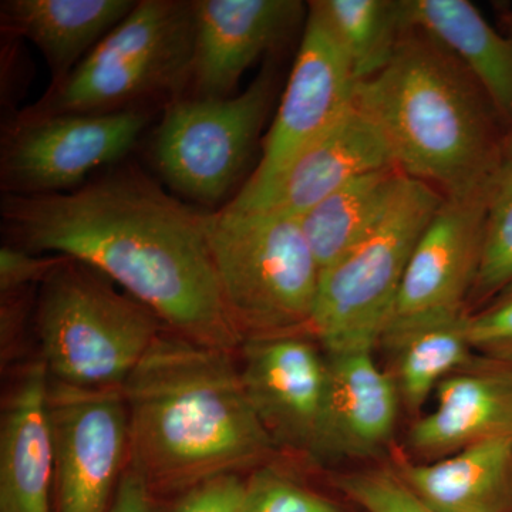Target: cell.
<instances>
[{
  "mask_svg": "<svg viewBox=\"0 0 512 512\" xmlns=\"http://www.w3.org/2000/svg\"><path fill=\"white\" fill-rule=\"evenodd\" d=\"M0 214L16 247L96 269L175 335L231 353L244 343L222 301L207 212L138 168L60 194H6Z\"/></svg>",
  "mask_w": 512,
  "mask_h": 512,
  "instance_id": "6da1fadb",
  "label": "cell"
},
{
  "mask_svg": "<svg viewBox=\"0 0 512 512\" xmlns=\"http://www.w3.org/2000/svg\"><path fill=\"white\" fill-rule=\"evenodd\" d=\"M234 353L165 329L123 384L130 461L151 493H180L261 466L274 441L247 399Z\"/></svg>",
  "mask_w": 512,
  "mask_h": 512,
  "instance_id": "7a4b0ae2",
  "label": "cell"
},
{
  "mask_svg": "<svg viewBox=\"0 0 512 512\" xmlns=\"http://www.w3.org/2000/svg\"><path fill=\"white\" fill-rule=\"evenodd\" d=\"M355 104L394 164L444 197L493 184L504 164L503 120L490 97L439 42L409 28L389 64L356 84Z\"/></svg>",
  "mask_w": 512,
  "mask_h": 512,
  "instance_id": "3957f363",
  "label": "cell"
},
{
  "mask_svg": "<svg viewBox=\"0 0 512 512\" xmlns=\"http://www.w3.org/2000/svg\"><path fill=\"white\" fill-rule=\"evenodd\" d=\"M36 330L50 379L121 389L165 326L96 269L62 256L40 282Z\"/></svg>",
  "mask_w": 512,
  "mask_h": 512,
  "instance_id": "277c9868",
  "label": "cell"
},
{
  "mask_svg": "<svg viewBox=\"0 0 512 512\" xmlns=\"http://www.w3.org/2000/svg\"><path fill=\"white\" fill-rule=\"evenodd\" d=\"M225 309L242 340L309 333L320 266L299 218L225 205L207 212Z\"/></svg>",
  "mask_w": 512,
  "mask_h": 512,
  "instance_id": "5b68a950",
  "label": "cell"
},
{
  "mask_svg": "<svg viewBox=\"0 0 512 512\" xmlns=\"http://www.w3.org/2000/svg\"><path fill=\"white\" fill-rule=\"evenodd\" d=\"M444 195L403 175L375 229L320 272L309 333L325 353L375 350L413 249Z\"/></svg>",
  "mask_w": 512,
  "mask_h": 512,
  "instance_id": "8992f818",
  "label": "cell"
},
{
  "mask_svg": "<svg viewBox=\"0 0 512 512\" xmlns=\"http://www.w3.org/2000/svg\"><path fill=\"white\" fill-rule=\"evenodd\" d=\"M192 2L141 0L32 114L109 113L190 80Z\"/></svg>",
  "mask_w": 512,
  "mask_h": 512,
  "instance_id": "52a82bcc",
  "label": "cell"
},
{
  "mask_svg": "<svg viewBox=\"0 0 512 512\" xmlns=\"http://www.w3.org/2000/svg\"><path fill=\"white\" fill-rule=\"evenodd\" d=\"M275 72L265 66L234 97H191L165 110L153 160L165 183L204 205L224 200L244 173L274 103Z\"/></svg>",
  "mask_w": 512,
  "mask_h": 512,
  "instance_id": "ba28073f",
  "label": "cell"
},
{
  "mask_svg": "<svg viewBox=\"0 0 512 512\" xmlns=\"http://www.w3.org/2000/svg\"><path fill=\"white\" fill-rule=\"evenodd\" d=\"M148 123L144 110L32 114L5 134L0 183L10 195L60 194L136 146Z\"/></svg>",
  "mask_w": 512,
  "mask_h": 512,
  "instance_id": "9c48e42d",
  "label": "cell"
},
{
  "mask_svg": "<svg viewBox=\"0 0 512 512\" xmlns=\"http://www.w3.org/2000/svg\"><path fill=\"white\" fill-rule=\"evenodd\" d=\"M57 512H109L130 458L121 389H83L49 377Z\"/></svg>",
  "mask_w": 512,
  "mask_h": 512,
  "instance_id": "30bf717a",
  "label": "cell"
},
{
  "mask_svg": "<svg viewBox=\"0 0 512 512\" xmlns=\"http://www.w3.org/2000/svg\"><path fill=\"white\" fill-rule=\"evenodd\" d=\"M356 77L322 13L308 3L301 47L254 173L239 191L269 183L293 158L338 123L355 103Z\"/></svg>",
  "mask_w": 512,
  "mask_h": 512,
  "instance_id": "8fae6325",
  "label": "cell"
},
{
  "mask_svg": "<svg viewBox=\"0 0 512 512\" xmlns=\"http://www.w3.org/2000/svg\"><path fill=\"white\" fill-rule=\"evenodd\" d=\"M491 185L444 197L413 249L389 323L468 311L483 256Z\"/></svg>",
  "mask_w": 512,
  "mask_h": 512,
  "instance_id": "7c38bea8",
  "label": "cell"
},
{
  "mask_svg": "<svg viewBox=\"0 0 512 512\" xmlns=\"http://www.w3.org/2000/svg\"><path fill=\"white\" fill-rule=\"evenodd\" d=\"M311 333L248 339L239 367L252 410L276 448L308 456L326 384V355Z\"/></svg>",
  "mask_w": 512,
  "mask_h": 512,
  "instance_id": "4fadbf2b",
  "label": "cell"
},
{
  "mask_svg": "<svg viewBox=\"0 0 512 512\" xmlns=\"http://www.w3.org/2000/svg\"><path fill=\"white\" fill-rule=\"evenodd\" d=\"M396 167L372 120L353 103L348 113L303 148L284 170L254 191H239L227 207L301 218L360 175Z\"/></svg>",
  "mask_w": 512,
  "mask_h": 512,
  "instance_id": "5bb4252c",
  "label": "cell"
},
{
  "mask_svg": "<svg viewBox=\"0 0 512 512\" xmlns=\"http://www.w3.org/2000/svg\"><path fill=\"white\" fill-rule=\"evenodd\" d=\"M326 384L308 456L318 463L380 456L392 443L399 394L373 350L325 353Z\"/></svg>",
  "mask_w": 512,
  "mask_h": 512,
  "instance_id": "9a60e30c",
  "label": "cell"
},
{
  "mask_svg": "<svg viewBox=\"0 0 512 512\" xmlns=\"http://www.w3.org/2000/svg\"><path fill=\"white\" fill-rule=\"evenodd\" d=\"M190 80L195 97H229L242 74L305 22L298 0H200Z\"/></svg>",
  "mask_w": 512,
  "mask_h": 512,
  "instance_id": "2e32d148",
  "label": "cell"
},
{
  "mask_svg": "<svg viewBox=\"0 0 512 512\" xmlns=\"http://www.w3.org/2000/svg\"><path fill=\"white\" fill-rule=\"evenodd\" d=\"M436 407L416 419L407 446L419 461L512 437V366L476 356L437 386Z\"/></svg>",
  "mask_w": 512,
  "mask_h": 512,
  "instance_id": "e0dca14e",
  "label": "cell"
},
{
  "mask_svg": "<svg viewBox=\"0 0 512 512\" xmlns=\"http://www.w3.org/2000/svg\"><path fill=\"white\" fill-rule=\"evenodd\" d=\"M42 360L25 367L3 406L0 512H52L55 448Z\"/></svg>",
  "mask_w": 512,
  "mask_h": 512,
  "instance_id": "ac0fdd59",
  "label": "cell"
},
{
  "mask_svg": "<svg viewBox=\"0 0 512 512\" xmlns=\"http://www.w3.org/2000/svg\"><path fill=\"white\" fill-rule=\"evenodd\" d=\"M394 473L434 512H511L512 437L434 461L396 458Z\"/></svg>",
  "mask_w": 512,
  "mask_h": 512,
  "instance_id": "d6986e66",
  "label": "cell"
},
{
  "mask_svg": "<svg viewBox=\"0 0 512 512\" xmlns=\"http://www.w3.org/2000/svg\"><path fill=\"white\" fill-rule=\"evenodd\" d=\"M468 311L433 313L396 320L384 328L379 345L400 404L412 414L423 409L437 386L476 359L468 338Z\"/></svg>",
  "mask_w": 512,
  "mask_h": 512,
  "instance_id": "ffe728a7",
  "label": "cell"
},
{
  "mask_svg": "<svg viewBox=\"0 0 512 512\" xmlns=\"http://www.w3.org/2000/svg\"><path fill=\"white\" fill-rule=\"evenodd\" d=\"M407 29L433 37L473 74L504 124H512V32L501 35L467 0H402Z\"/></svg>",
  "mask_w": 512,
  "mask_h": 512,
  "instance_id": "44dd1931",
  "label": "cell"
},
{
  "mask_svg": "<svg viewBox=\"0 0 512 512\" xmlns=\"http://www.w3.org/2000/svg\"><path fill=\"white\" fill-rule=\"evenodd\" d=\"M130 0H8L2 28L26 37L46 57L57 86L126 18Z\"/></svg>",
  "mask_w": 512,
  "mask_h": 512,
  "instance_id": "7402d4cb",
  "label": "cell"
},
{
  "mask_svg": "<svg viewBox=\"0 0 512 512\" xmlns=\"http://www.w3.org/2000/svg\"><path fill=\"white\" fill-rule=\"evenodd\" d=\"M403 175L397 167L360 175L299 218L320 272L375 229L392 204Z\"/></svg>",
  "mask_w": 512,
  "mask_h": 512,
  "instance_id": "603a6c76",
  "label": "cell"
},
{
  "mask_svg": "<svg viewBox=\"0 0 512 512\" xmlns=\"http://www.w3.org/2000/svg\"><path fill=\"white\" fill-rule=\"evenodd\" d=\"M313 5L345 50L357 83L389 64L407 30L402 0H316Z\"/></svg>",
  "mask_w": 512,
  "mask_h": 512,
  "instance_id": "cb8c5ba5",
  "label": "cell"
},
{
  "mask_svg": "<svg viewBox=\"0 0 512 512\" xmlns=\"http://www.w3.org/2000/svg\"><path fill=\"white\" fill-rule=\"evenodd\" d=\"M512 282V161H504L498 171L490 198L483 256L473 292L468 298V312L481 308Z\"/></svg>",
  "mask_w": 512,
  "mask_h": 512,
  "instance_id": "d4e9b609",
  "label": "cell"
},
{
  "mask_svg": "<svg viewBox=\"0 0 512 512\" xmlns=\"http://www.w3.org/2000/svg\"><path fill=\"white\" fill-rule=\"evenodd\" d=\"M244 512H342L323 497L274 467H258L247 478Z\"/></svg>",
  "mask_w": 512,
  "mask_h": 512,
  "instance_id": "484cf974",
  "label": "cell"
},
{
  "mask_svg": "<svg viewBox=\"0 0 512 512\" xmlns=\"http://www.w3.org/2000/svg\"><path fill=\"white\" fill-rule=\"evenodd\" d=\"M335 484L340 493L366 512H434L421 503L393 468L343 474Z\"/></svg>",
  "mask_w": 512,
  "mask_h": 512,
  "instance_id": "4316f807",
  "label": "cell"
},
{
  "mask_svg": "<svg viewBox=\"0 0 512 512\" xmlns=\"http://www.w3.org/2000/svg\"><path fill=\"white\" fill-rule=\"evenodd\" d=\"M468 338L477 356L512 366V282L470 313Z\"/></svg>",
  "mask_w": 512,
  "mask_h": 512,
  "instance_id": "83f0119b",
  "label": "cell"
},
{
  "mask_svg": "<svg viewBox=\"0 0 512 512\" xmlns=\"http://www.w3.org/2000/svg\"><path fill=\"white\" fill-rule=\"evenodd\" d=\"M247 478L221 474L181 494L173 512H244Z\"/></svg>",
  "mask_w": 512,
  "mask_h": 512,
  "instance_id": "f1b7e54d",
  "label": "cell"
},
{
  "mask_svg": "<svg viewBox=\"0 0 512 512\" xmlns=\"http://www.w3.org/2000/svg\"><path fill=\"white\" fill-rule=\"evenodd\" d=\"M62 256H37L16 245L0 249V291L2 295L23 291L33 282H42L59 264Z\"/></svg>",
  "mask_w": 512,
  "mask_h": 512,
  "instance_id": "f546056e",
  "label": "cell"
},
{
  "mask_svg": "<svg viewBox=\"0 0 512 512\" xmlns=\"http://www.w3.org/2000/svg\"><path fill=\"white\" fill-rule=\"evenodd\" d=\"M151 497L146 478L128 461L109 512H151Z\"/></svg>",
  "mask_w": 512,
  "mask_h": 512,
  "instance_id": "4dcf8cb0",
  "label": "cell"
},
{
  "mask_svg": "<svg viewBox=\"0 0 512 512\" xmlns=\"http://www.w3.org/2000/svg\"><path fill=\"white\" fill-rule=\"evenodd\" d=\"M504 160L512 161V124L504 138Z\"/></svg>",
  "mask_w": 512,
  "mask_h": 512,
  "instance_id": "1f68e13d",
  "label": "cell"
},
{
  "mask_svg": "<svg viewBox=\"0 0 512 512\" xmlns=\"http://www.w3.org/2000/svg\"><path fill=\"white\" fill-rule=\"evenodd\" d=\"M512 512V511H511Z\"/></svg>",
  "mask_w": 512,
  "mask_h": 512,
  "instance_id": "d6a6232c",
  "label": "cell"
}]
</instances>
